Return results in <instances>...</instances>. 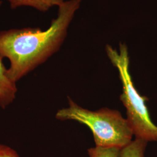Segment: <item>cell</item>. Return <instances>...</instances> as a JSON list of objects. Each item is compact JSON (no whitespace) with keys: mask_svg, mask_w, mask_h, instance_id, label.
I'll list each match as a JSON object with an SVG mask.
<instances>
[{"mask_svg":"<svg viewBox=\"0 0 157 157\" xmlns=\"http://www.w3.org/2000/svg\"><path fill=\"white\" fill-rule=\"evenodd\" d=\"M148 142L136 138L121 150L119 157H144Z\"/></svg>","mask_w":157,"mask_h":157,"instance_id":"8992f818","label":"cell"},{"mask_svg":"<svg viewBox=\"0 0 157 157\" xmlns=\"http://www.w3.org/2000/svg\"><path fill=\"white\" fill-rule=\"evenodd\" d=\"M12 8L20 6H30L41 12L48 11L52 7H58L65 0H6Z\"/></svg>","mask_w":157,"mask_h":157,"instance_id":"5b68a950","label":"cell"},{"mask_svg":"<svg viewBox=\"0 0 157 157\" xmlns=\"http://www.w3.org/2000/svg\"><path fill=\"white\" fill-rule=\"evenodd\" d=\"M0 56V107L5 108L12 103L16 97V83L12 82L7 75V69L4 67Z\"/></svg>","mask_w":157,"mask_h":157,"instance_id":"277c9868","label":"cell"},{"mask_svg":"<svg viewBox=\"0 0 157 157\" xmlns=\"http://www.w3.org/2000/svg\"><path fill=\"white\" fill-rule=\"evenodd\" d=\"M120 148L95 147L88 150L89 157H119Z\"/></svg>","mask_w":157,"mask_h":157,"instance_id":"52a82bcc","label":"cell"},{"mask_svg":"<svg viewBox=\"0 0 157 157\" xmlns=\"http://www.w3.org/2000/svg\"><path fill=\"white\" fill-rule=\"evenodd\" d=\"M81 2L65 1L45 30L26 28L0 32V56L10 61L7 75L12 82L16 83L59 50Z\"/></svg>","mask_w":157,"mask_h":157,"instance_id":"6da1fadb","label":"cell"},{"mask_svg":"<svg viewBox=\"0 0 157 157\" xmlns=\"http://www.w3.org/2000/svg\"><path fill=\"white\" fill-rule=\"evenodd\" d=\"M1 2H0V6H1Z\"/></svg>","mask_w":157,"mask_h":157,"instance_id":"9c48e42d","label":"cell"},{"mask_svg":"<svg viewBox=\"0 0 157 157\" xmlns=\"http://www.w3.org/2000/svg\"><path fill=\"white\" fill-rule=\"evenodd\" d=\"M107 56L118 69L122 84L120 100L126 110L127 120L136 138L148 141H157V126L153 123L146 105L147 98L141 96L135 88L129 71V52L127 45L120 43L119 51L111 45L105 47Z\"/></svg>","mask_w":157,"mask_h":157,"instance_id":"3957f363","label":"cell"},{"mask_svg":"<svg viewBox=\"0 0 157 157\" xmlns=\"http://www.w3.org/2000/svg\"><path fill=\"white\" fill-rule=\"evenodd\" d=\"M56 117L87 126L93 133L95 147L122 149L132 141L134 135L128 121L118 111L107 108L90 111L78 106L71 98L69 106L58 110Z\"/></svg>","mask_w":157,"mask_h":157,"instance_id":"7a4b0ae2","label":"cell"},{"mask_svg":"<svg viewBox=\"0 0 157 157\" xmlns=\"http://www.w3.org/2000/svg\"><path fill=\"white\" fill-rule=\"evenodd\" d=\"M0 157H19V155L11 147L0 144Z\"/></svg>","mask_w":157,"mask_h":157,"instance_id":"ba28073f","label":"cell"}]
</instances>
